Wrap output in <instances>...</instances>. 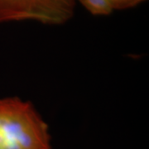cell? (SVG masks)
Returning a JSON list of instances; mask_svg holds the SVG:
<instances>
[{
    "label": "cell",
    "mask_w": 149,
    "mask_h": 149,
    "mask_svg": "<svg viewBox=\"0 0 149 149\" xmlns=\"http://www.w3.org/2000/svg\"><path fill=\"white\" fill-rule=\"evenodd\" d=\"M0 149H52L47 123L31 102L0 98Z\"/></svg>",
    "instance_id": "1"
},
{
    "label": "cell",
    "mask_w": 149,
    "mask_h": 149,
    "mask_svg": "<svg viewBox=\"0 0 149 149\" xmlns=\"http://www.w3.org/2000/svg\"><path fill=\"white\" fill-rule=\"evenodd\" d=\"M76 0H0V23L36 21L61 25L72 17Z\"/></svg>",
    "instance_id": "2"
},
{
    "label": "cell",
    "mask_w": 149,
    "mask_h": 149,
    "mask_svg": "<svg viewBox=\"0 0 149 149\" xmlns=\"http://www.w3.org/2000/svg\"><path fill=\"white\" fill-rule=\"evenodd\" d=\"M85 9L96 16H107L114 10L109 0H78Z\"/></svg>",
    "instance_id": "3"
},
{
    "label": "cell",
    "mask_w": 149,
    "mask_h": 149,
    "mask_svg": "<svg viewBox=\"0 0 149 149\" xmlns=\"http://www.w3.org/2000/svg\"><path fill=\"white\" fill-rule=\"evenodd\" d=\"M113 9H126L139 5L146 0H109Z\"/></svg>",
    "instance_id": "4"
}]
</instances>
